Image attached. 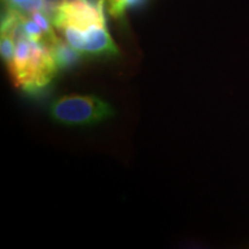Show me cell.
Here are the masks:
<instances>
[{
  "instance_id": "277c9868",
  "label": "cell",
  "mask_w": 249,
  "mask_h": 249,
  "mask_svg": "<svg viewBox=\"0 0 249 249\" xmlns=\"http://www.w3.org/2000/svg\"><path fill=\"white\" fill-rule=\"evenodd\" d=\"M2 1L8 9H13L26 15L44 11V0H2Z\"/></svg>"
},
{
  "instance_id": "7a4b0ae2",
  "label": "cell",
  "mask_w": 249,
  "mask_h": 249,
  "mask_svg": "<svg viewBox=\"0 0 249 249\" xmlns=\"http://www.w3.org/2000/svg\"><path fill=\"white\" fill-rule=\"evenodd\" d=\"M21 18L22 14L1 29V33L11 35L15 42L13 59L6 66L17 88L36 92L49 86L60 68L55 60L53 46L28 37Z\"/></svg>"
},
{
  "instance_id": "6da1fadb",
  "label": "cell",
  "mask_w": 249,
  "mask_h": 249,
  "mask_svg": "<svg viewBox=\"0 0 249 249\" xmlns=\"http://www.w3.org/2000/svg\"><path fill=\"white\" fill-rule=\"evenodd\" d=\"M105 0H65L51 20L81 57H113L119 50L107 28Z\"/></svg>"
},
{
  "instance_id": "8992f818",
  "label": "cell",
  "mask_w": 249,
  "mask_h": 249,
  "mask_svg": "<svg viewBox=\"0 0 249 249\" xmlns=\"http://www.w3.org/2000/svg\"><path fill=\"white\" fill-rule=\"evenodd\" d=\"M0 51H1V58L6 62L9 64L13 59L15 51V42L13 37L8 34L1 33V40H0Z\"/></svg>"
},
{
  "instance_id": "3957f363",
  "label": "cell",
  "mask_w": 249,
  "mask_h": 249,
  "mask_svg": "<svg viewBox=\"0 0 249 249\" xmlns=\"http://www.w3.org/2000/svg\"><path fill=\"white\" fill-rule=\"evenodd\" d=\"M111 105L91 95H68L55 99L50 116L55 123L66 126H89L113 116Z\"/></svg>"
},
{
  "instance_id": "5b68a950",
  "label": "cell",
  "mask_w": 249,
  "mask_h": 249,
  "mask_svg": "<svg viewBox=\"0 0 249 249\" xmlns=\"http://www.w3.org/2000/svg\"><path fill=\"white\" fill-rule=\"evenodd\" d=\"M147 0H105L107 11L112 17L123 18L127 9L138 7L144 4Z\"/></svg>"
}]
</instances>
